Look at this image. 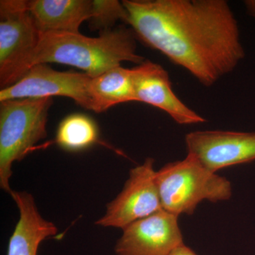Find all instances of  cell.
<instances>
[{"label": "cell", "instance_id": "52a82bcc", "mask_svg": "<svg viewBox=\"0 0 255 255\" xmlns=\"http://www.w3.org/2000/svg\"><path fill=\"white\" fill-rule=\"evenodd\" d=\"M91 77L85 73L61 72L46 64L33 65L16 82L0 91V102L53 96L69 97L86 110L93 111Z\"/></svg>", "mask_w": 255, "mask_h": 255}, {"label": "cell", "instance_id": "4fadbf2b", "mask_svg": "<svg viewBox=\"0 0 255 255\" xmlns=\"http://www.w3.org/2000/svg\"><path fill=\"white\" fill-rule=\"evenodd\" d=\"M91 94L94 112H106L114 106L135 101L131 70L122 65L92 78Z\"/></svg>", "mask_w": 255, "mask_h": 255}, {"label": "cell", "instance_id": "9a60e30c", "mask_svg": "<svg viewBox=\"0 0 255 255\" xmlns=\"http://www.w3.org/2000/svg\"><path fill=\"white\" fill-rule=\"evenodd\" d=\"M94 27L107 31L118 21L127 23L128 14L123 3L116 0H94Z\"/></svg>", "mask_w": 255, "mask_h": 255}, {"label": "cell", "instance_id": "7c38bea8", "mask_svg": "<svg viewBox=\"0 0 255 255\" xmlns=\"http://www.w3.org/2000/svg\"><path fill=\"white\" fill-rule=\"evenodd\" d=\"M28 9L38 31L79 33L82 23L92 19L94 0H31Z\"/></svg>", "mask_w": 255, "mask_h": 255}, {"label": "cell", "instance_id": "9c48e42d", "mask_svg": "<svg viewBox=\"0 0 255 255\" xmlns=\"http://www.w3.org/2000/svg\"><path fill=\"white\" fill-rule=\"evenodd\" d=\"M178 216L160 210L123 230L117 255H170L184 244Z\"/></svg>", "mask_w": 255, "mask_h": 255}, {"label": "cell", "instance_id": "8992f818", "mask_svg": "<svg viewBox=\"0 0 255 255\" xmlns=\"http://www.w3.org/2000/svg\"><path fill=\"white\" fill-rule=\"evenodd\" d=\"M155 174L154 159L151 157L130 169L124 189L107 204L105 214L96 224L124 230L131 223L162 210Z\"/></svg>", "mask_w": 255, "mask_h": 255}, {"label": "cell", "instance_id": "3957f363", "mask_svg": "<svg viewBox=\"0 0 255 255\" xmlns=\"http://www.w3.org/2000/svg\"><path fill=\"white\" fill-rule=\"evenodd\" d=\"M155 182L162 209L178 217L192 215L203 201L216 203L232 196L229 180L208 170L189 154L156 171Z\"/></svg>", "mask_w": 255, "mask_h": 255}, {"label": "cell", "instance_id": "ba28073f", "mask_svg": "<svg viewBox=\"0 0 255 255\" xmlns=\"http://www.w3.org/2000/svg\"><path fill=\"white\" fill-rule=\"evenodd\" d=\"M185 143L188 154L214 173L255 159V132L197 130L186 135Z\"/></svg>", "mask_w": 255, "mask_h": 255}, {"label": "cell", "instance_id": "6da1fadb", "mask_svg": "<svg viewBox=\"0 0 255 255\" xmlns=\"http://www.w3.org/2000/svg\"><path fill=\"white\" fill-rule=\"evenodd\" d=\"M135 36L206 87L244 58L239 26L226 0H124Z\"/></svg>", "mask_w": 255, "mask_h": 255}, {"label": "cell", "instance_id": "e0dca14e", "mask_svg": "<svg viewBox=\"0 0 255 255\" xmlns=\"http://www.w3.org/2000/svg\"><path fill=\"white\" fill-rule=\"evenodd\" d=\"M246 5L248 13L252 16H255V1H246Z\"/></svg>", "mask_w": 255, "mask_h": 255}, {"label": "cell", "instance_id": "5b68a950", "mask_svg": "<svg viewBox=\"0 0 255 255\" xmlns=\"http://www.w3.org/2000/svg\"><path fill=\"white\" fill-rule=\"evenodd\" d=\"M36 28L25 0L0 1V85L11 86L25 74V67L38 46Z\"/></svg>", "mask_w": 255, "mask_h": 255}, {"label": "cell", "instance_id": "277c9868", "mask_svg": "<svg viewBox=\"0 0 255 255\" xmlns=\"http://www.w3.org/2000/svg\"><path fill=\"white\" fill-rule=\"evenodd\" d=\"M0 187L11 194L12 164L47 136L52 97L0 102Z\"/></svg>", "mask_w": 255, "mask_h": 255}, {"label": "cell", "instance_id": "2e32d148", "mask_svg": "<svg viewBox=\"0 0 255 255\" xmlns=\"http://www.w3.org/2000/svg\"><path fill=\"white\" fill-rule=\"evenodd\" d=\"M170 255H197L194 253L192 250L188 248L185 245L183 244L182 246L177 248Z\"/></svg>", "mask_w": 255, "mask_h": 255}, {"label": "cell", "instance_id": "7a4b0ae2", "mask_svg": "<svg viewBox=\"0 0 255 255\" xmlns=\"http://www.w3.org/2000/svg\"><path fill=\"white\" fill-rule=\"evenodd\" d=\"M135 36L132 29L124 26L103 31L94 38L80 33L40 32L25 74L33 65L55 63L80 69L93 78L123 62L139 65L145 60L137 53Z\"/></svg>", "mask_w": 255, "mask_h": 255}, {"label": "cell", "instance_id": "5bb4252c", "mask_svg": "<svg viewBox=\"0 0 255 255\" xmlns=\"http://www.w3.org/2000/svg\"><path fill=\"white\" fill-rule=\"evenodd\" d=\"M98 140L95 122L83 114H73L64 119L57 131V143L65 150H83Z\"/></svg>", "mask_w": 255, "mask_h": 255}, {"label": "cell", "instance_id": "8fae6325", "mask_svg": "<svg viewBox=\"0 0 255 255\" xmlns=\"http://www.w3.org/2000/svg\"><path fill=\"white\" fill-rule=\"evenodd\" d=\"M19 211V219L10 238L7 255H37L43 241L58 233L54 223L40 214L34 198L26 191L10 194Z\"/></svg>", "mask_w": 255, "mask_h": 255}, {"label": "cell", "instance_id": "30bf717a", "mask_svg": "<svg viewBox=\"0 0 255 255\" xmlns=\"http://www.w3.org/2000/svg\"><path fill=\"white\" fill-rule=\"evenodd\" d=\"M130 70L135 101L157 107L181 125L206 122L175 95L169 74L163 67L145 60Z\"/></svg>", "mask_w": 255, "mask_h": 255}]
</instances>
